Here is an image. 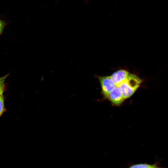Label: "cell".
I'll return each instance as SVG.
<instances>
[{"label": "cell", "instance_id": "cell-1", "mask_svg": "<svg viewBox=\"0 0 168 168\" xmlns=\"http://www.w3.org/2000/svg\"><path fill=\"white\" fill-rule=\"evenodd\" d=\"M141 79L135 75L129 73L127 79L118 86L120 89L124 99L130 97L140 86Z\"/></svg>", "mask_w": 168, "mask_h": 168}, {"label": "cell", "instance_id": "cell-2", "mask_svg": "<svg viewBox=\"0 0 168 168\" xmlns=\"http://www.w3.org/2000/svg\"><path fill=\"white\" fill-rule=\"evenodd\" d=\"M100 84L102 91L104 96L107 98L110 93L116 85L110 76H97Z\"/></svg>", "mask_w": 168, "mask_h": 168}, {"label": "cell", "instance_id": "cell-3", "mask_svg": "<svg viewBox=\"0 0 168 168\" xmlns=\"http://www.w3.org/2000/svg\"><path fill=\"white\" fill-rule=\"evenodd\" d=\"M107 98L117 105H120L124 100L120 89L117 86L110 93Z\"/></svg>", "mask_w": 168, "mask_h": 168}, {"label": "cell", "instance_id": "cell-4", "mask_svg": "<svg viewBox=\"0 0 168 168\" xmlns=\"http://www.w3.org/2000/svg\"><path fill=\"white\" fill-rule=\"evenodd\" d=\"M129 73L125 70H119L113 73L110 77L116 85L118 86L127 79Z\"/></svg>", "mask_w": 168, "mask_h": 168}, {"label": "cell", "instance_id": "cell-5", "mask_svg": "<svg viewBox=\"0 0 168 168\" xmlns=\"http://www.w3.org/2000/svg\"><path fill=\"white\" fill-rule=\"evenodd\" d=\"M129 168H165L158 166L157 164H150L146 163L138 164L132 165Z\"/></svg>", "mask_w": 168, "mask_h": 168}, {"label": "cell", "instance_id": "cell-6", "mask_svg": "<svg viewBox=\"0 0 168 168\" xmlns=\"http://www.w3.org/2000/svg\"><path fill=\"white\" fill-rule=\"evenodd\" d=\"M9 74L0 77V96L3 95L5 89V81Z\"/></svg>", "mask_w": 168, "mask_h": 168}, {"label": "cell", "instance_id": "cell-7", "mask_svg": "<svg viewBox=\"0 0 168 168\" xmlns=\"http://www.w3.org/2000/svg\"><path fill=\"white\" fill-rule=\"evenodd\" d=\"M6 110L3 95L1 96H0V116L3 114Z\"/></svg>", "mask_w": 168, "mask_h": 168}, {"label": "cell", "instance_id": "cell-8", "mask_svg": "<svg viewBox=\"0 0 168 168\" xmlns=\"http://www.w3.org/2000/svg\"><path fill=\"white\" fill-rule=\"evenodd\" d=\"M5 25V22L0 19V35L2 33Z\"/></svg>", "mask_w": 168, "mask_h": 168}]
</instances>
